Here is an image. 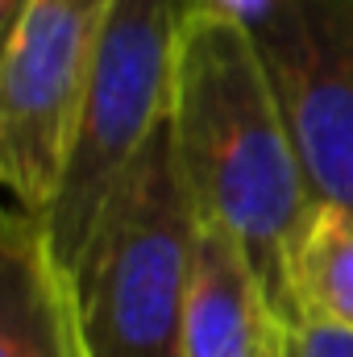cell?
I'll return each instance as SVG.
<instances>
[{"label": "cell", "mask_w": 353, "mask_h": 357, "mask_svg": "<svg viewBox=\"0 0 353 357\" xmlns=\"http://www.w3.org/2000/svg\"><path fill=\"white\" fill-rule=\"evenodd\" d=\"M171 129L204 225L233 237L283 320L299 324L291 258L320 199L250 29L191 8Z\"/></svg>", "instance_id": "1"}, {"label": "cell", "mask_w": 353, "mask_h": 357, "mask_svg": "<svg viewBox=\"0 0 353 357\" xmlns=\"http://www.w3.org/2000/svg\"><path fill=\"white\" fill-rule=\"evenodd\" d=\"M295 324L270 303L246 254L204 225L183 357H291Z\"/></svg>", "instance_id": "6"}, {"label": "cell", "mask_w": 353, "mask_h": 357, "mask_svg": "<svg viewBox=\"0 0 353 357\" xmlns=\"http://www.w3.org/2000/svg\"><path fill=\"white\" fill-rule=\"evenodd\" d=\"M291 299L299 320H320L353 333V212L337 204H316L295 258Z\"/></svg>", "instance_id": "8"}, {"label": "cell", "mask_w": 353, "mask_h": 357, "mask_svg": "<svg viewBox=\"0 0 353 357\" xmlns=\"http://www.w3.org/2000/svg\"><path fill=\"white\" fill-rule=\"evenodd\" d=\"M200 241L204 216L167 116L63 266L80 357H183Z\"/></svg>", "instance_id": "2"}, {"label": "cell", "mask_w": 353, "mask_h": 357, "mask_svg": "<svg viewBox=\"0 0 353 357\" xmlns=\"http://www.w3.org/2000/svg\"><path fill=\"white\" fill-rule=\"evenodd\" d=\"M117 0H29L0 54V175L13 204H54L75 112Z\"/></svg>", "instance_id": "4"}, {"label": "cell", "mask_w": 353, "mask_h": 357, "mask_svg": "<svg viewBox=\"0 0 353 357\" xmlns=\"http://www.w3.org/2000/svg\"><path fill=\"white\" fill-rule=\"evenodd\" d=\"M195 13H212L225 21H237L241 29H254L266 13L274 8V0H191Z\"/></svg>", "instance_id": "10"}, {"label": "cell", "mask_w": 353, "mask_h": 357, "mask_svg": "<svg viewBox=\"0 0 353 357\" xmlns=\"http://www.w3.org/2000/svg\"><path fill=\"white\" fill-rule=\"evenodd\" d=\"M191 0H117L75 112L54 204L38 216L50 258L71 266L112 187L171 116Z\"/></svg>", "instance_id": "3"}, {"label": "cell", "mask_w": 353, "mask_h": 357, "mask_svg": "<svg viewBox=\"0 0 353 357\" xmlns=\"http://www.w3.org/2000/svg\"><path fill=\"white\" fill-rule=\"evenodd\" d=\"M291 357H353V333L320 320H299Z\"/></svg>", "instance_id": "9"}, {"label": "cell", "mask_w": 353, "mask_h": 357, "mask_svg": "<svg viewBox=\"0 0 353 357\" xmlns=\"http://www.w3.org/2000/svg\"><path fill=\"white\" fill-rule=\"evenodd\" d=\"M250 38L316 199L353 212V0H274Z\"/></svg>", "instance_id": "5"}, {"label": "cell", "mask_w": 353, "mask_h": 357, "mask_svg": "<svg viewBox=\"0 0 353 357\" xmlns=\"http://www.w3.org/2000/svg\"><path fill=\"white\" fill-rule=\"evenodd\" d=\"M25 4H29V0H0V29H4V33L17 25V17L25 13Z\"/></svg>", "instance_id": "11"}, {"label": "cell", "mask_w": 353, "mask_h": 357, "mask_svg": "<svg viewBox=\"0 0 353 357\" xmlns=\"http://www.w3.org/2000/svg\"><path fill=\"white\" fill-rule=\"evenodd\" d=\"M0 357H80L63 270L42 220L17 204L0 241Z\"/></svg>", "instance_id": "7"}]
</instances>
